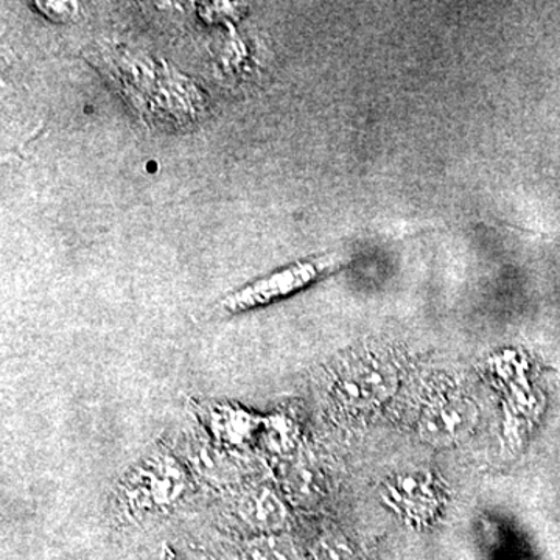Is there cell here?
Here are the masks:
<instances>
[{
  "label": "cell",
  "instance_id": "1",
  "mask_svg": "<svg viewBox=\"0 0 560 560\" xmlns=\"http://www.w3.org/2000/svg\"><path fill=\"white\" fill-rule=\"evenodd\" d=\"M187 477L171 453L156 452L136 464L120 486L125 510L147 514L167 510L183 497Z\"/></svg>",
  "mask_w": 560,
  "mask_h": 560
},
{
  "label": "cell",
  "instance_id": "2",
  "mask_svg": "<svg viewBox=\"0 0 560 560\" xmlns=\"http://www.w3.org/2000/svg\"><path fill=\"white\" fill-rule=\"evenodd\" d=\"M396 382L393 372L378 364H360L341 371L331 393L346 407L363 408L388 397Z\"/></svg>",
  "mask_w": 560,
  "mask_h": 560
},
{
  "label": "cell",
  "instance_id": "3",
  "mask_svg": "<svg viewBox=\"0 0 560 560\" xmlns=\"http://www.w3.org/2000/svg\"><path fill=\"white\" fill-rule=\"evenodd\" d=\"M331 265V259L315 261V264H304L300 267L290 268V270L278 272L271 278L260 280L254 285L246 287L232 294L223 302V308L228 312H242L254 305L264 304L280 296V294L290 293L291 290L300 289L308 280L318 276L320 271L326 270Z\"/></svg>",
  "mask_w": 560,
  "mask_h": 560
},
{
  "label": "cell",
  "instance_id": "4",
  "mask_svg": "<svg viewBox=\"0 0 560 560\" xmlns=\"http://www.w3.org/2000/svg\"><path fill=\"white\" fill-rule=\"evenodd\" d=\"M478 412L469 400L445 399L433 405L420 422L423 440L433 444H452L466 438L477 423Z\"/></svg>",
  "mask_w": 560,
  "mask_h": 560
},
{
  "label": "cell",
  "instance_id": "5",
  "mask_svg": "<svg viewBox=\"0 0 560 560\" xmlns=\"http://www.w3.org/2000/svg\"><path fill=\"white\" fill-rule=\"evenodd\" d=\"M241 515L260 534L279 533L287 522V508L271 489L259 488L242 500Z\"/></svg>",
  "mask_w": 560,
  "mask_h": 560
},
{
  "label": "cell",
  "instance_id": "6",
  "mask_svg": "<svg viewBox=\"0 0 560 560\" xmlns=\"http://www.w3.org/2000/svg\"><path fill=\"white\" fill-rule=\"evenodd\" d=\"M243 560H298L296 548L282 534H260L246 541L242 550Z\"/></svg>",
  "mask_w": 560,
  "mask_h": 560
},
{
  "label": "cell",
  "instance_id": "7",
  "mask_svg": "<svg viewBox=\"0 0 560 560\" xmlns=\"http://www.w3.org/2000/svg\"><path fill=\"white\" fill-rule=\"evenodd\" d=\"M36 5H39L40 11H51L54 13L49 14V18L54 21H65L70 18V13L73 11V3L68 2H38Z\"/></svg>",
  "mask_w": 560,
  "mask_h": 560
}]
</instances>
